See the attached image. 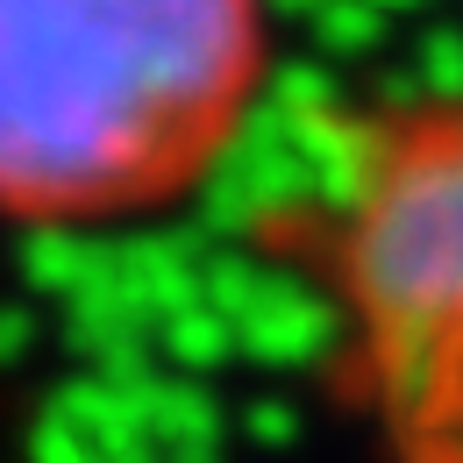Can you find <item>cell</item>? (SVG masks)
<instances>
[{"mask_svg": "<svg viewBox=\"0 0 463 463\" xmlns=\"http://www.w3.org/2000/svg\"><path fill=\"white\" fill-rule=\"evenodd\" d=\"M264 86V0H0V222L165 214L229 165Z\"/></svg>", "mask_w": 463, "mask_h": 463, "instance_id": "cell-1", "label": "cell"}, {"mask_svg": "<svg viewBox=\"0 0 463 463\" xmlns=\"http://www.w3.org/2000/svg\"><path fill=\"white\" fill-rule=\"evenodd\" d=\"M257 242L328 314V392L378 463H463V86L335 115Z\"/></svg>", "mask_w": 463, "mask_h": 463, "instance_id": "cell-2", "label": "cell"}]
</instances>
